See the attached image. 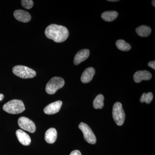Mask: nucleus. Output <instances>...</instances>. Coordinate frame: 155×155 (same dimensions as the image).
Masks as SVG:
<instances>
[{
    "label": "nucleus",
    "mask_w": 155,
    "mask_h": 155,
    "mask_svg": "<svg viewBox=\"0 0 155 155\" xmlns=\"http://www.w3.org/2000/svg\"><path fill=\"white\" fill-rule=\"evenodd\" d=\"M151 78V73L147 70L137 71L133 76L134 80L136 83H140L143 80H149Z\"/></svg>",
    "instance_id": "nucleus-9"
},
{
    "label": "nucleus",
    "mask_w": 155,
    "mask_h": 155,
    "mask_svg": "<svg viewBox=\"0 0 155 155\" xmlns=\"http://www.w3.org/2000/svg\"><path fill=\"white\" fill-rule=\"evenodd\" d=\"M136 33L142 37H146L148 36L151 32V29L149 26L142 25L139 26L136 29Z\"/></svg>",
    "instance_id": "nucleus-15"
},
{
    "label": "nucleus",
    "mask_w": 155,
    "mask_h": 155,
    "mask_svg": "<svg viewBox=\"0 0 155 155\" xmlns=\"http://www.w3.org/2000/svg\"><path fill=\"white\" fill-rule=\"evenodd\" d=\"M18 124L20 128L33 133L36 130V126L33 121L27 117H21L18 120Z\"/></svg>",
    "instance_id": "nucleus-7"
},
{
    "label": "nucleus",
    "mask_w": 155,
    "mask_h": 155,
    "mask_svg": "<svg viewBox=\"0 0 155 155\" xmlns=\"http://www.w3.org/2000/svg\"><path fill=\"white\" fill-rule=\"evenodd\" d=\"M69 155H81V153L78 150L72 151Z\"/></svg>",
    "instance_id": "nucleus-22"
},
{
    "label": "nucleus",
    "mask_w": 155,
    "mask_h": 155,
    "mask_svg": "<svg viewBox=\"0 0 155 155\" xmlns=\"http://www.w3.org/2000/svg\"><path fill=\"white\" fill-rule=\"evenodd\" d=\"M13 72L16 76L24 79L33 78L36 75V72L33 69L21 65L14 67L13 68Z\"/></svg>",
    "instance_id": "nucleus-3"
},
{
    "label": "nucleus",
    "mask_w": 155,
    "mask_h": 155,
    "mask_svg": "<svg viewBox=\"0 0 155 155\" xmlns=\"http://www.w3.org/2000/svg\"><path fill=\"white\" fill-rule=\"evenodd\" d=\"M79 129L83 134L84 138L89 143L94 144L96 143L97 139L90 127L83 122H81L78 125Z\"/></svg>",
    "instance_id": "nucleus-6"
},
{
    "label": "nucleus",
    "mask_w": 155,
    "mask_h": 155,
    "mask_svg": "<svg viewBox=\"0 0 155 155\" xmlns=\"http://www.w3.org/2000/svg\"><path fill=\"white\" fill-rule=\"evenodd\" d=\"M3 109L8 114H17L25 110V107L21 100H13L6 103L3 106Z\"/></svg>",
    "instance_id": "nucleus-2"
},
{
    "label": "nucleus",
    "mask_w": 155,
    "mask_h": 155,
    "mask_svg": "<svg viewBox=\"0 0 155 155\" xmlns=\"http://www.w3.org/2000/svg\"><path fill=\"white\" fill-rule=\"evenodd\" d=\"M116 45L119 50L124 51H127L131 48V46L126 42L124 40H119L116 42Z\"/></svg>",
    "instance_id": "nucleus-18"
},
{
    "label": "nucleus",
    "mask_w": 155,
    "mask_h": 155,
    "mask_svg": "<svg viewBox=\"0 0 155 155\" xmlns=\"http://www.w3.org/2000/svg\"><path fill=\"white\" fill-rule=\"evenodd\" d=\"M4 95L2 94H0V101H2V100L4 99Z\"/></svg>",
    "instance_id": "nucleus-23"
},
{
    "label": "nucleus",
    "mask_w": 155,
    "mask_h": 155,
    "mask_svg": "<svg viewBox=\"0 0 155 155\" xmlns=\"http://www.w3.org/2000/svg\"><path fill=\"white\" fill-rule=\"evenodd\" d=\"M21 4L22 7L27 9L31 8L34 5L33 1L31 0H22L21 1Z\"/></svg>",
    "instance_id": "nucleus-20"
},
{
    "label": "nucleus",
    "mask_w": 155,
    "mask_h": 155,
    "mask_svg": "<svg viewBox=\"0 0 155 155\" xmlns=\"http://www.w3.org/2000/svg\"><path fill=\"white\" fill-rule=\"evenodd\" d=\"M152 3L153 6L154 7H155V1H154V0H153V1H152Z\"/></svg>",
    "instance_id": "nucleus-25"
},
{
    "label": "nucleus",
    "mask_w": 155,
    "mask_h": 155,
    "mask_svg": "<svg viewBox=\"0 0 155 155\" xmlns=\"http://www.w3.org/2000/svg\"><path fill=\"white\" fill-rule=\"evenodd\" d=\"M90 54L88 49H84L80 50L75 54L74 58V63L75 65H78L83 62L88 58Z\"/></svg>",
    "instance_id": "nucleus-11"
},
{
    "label": "nucleus",
    "mask_w": 155,
    "mask_h": 155,
    "mask_svg": "<svg viewBox=\"0 0 155 155\" xmlns=\"http://www.w3.org/2000/svg\"><path fill=\"white\" fill-rule=\"evenodd\" d=\"M45 35L48 38L57 43H61L67 39L69 31L65 26L57 24H51L46 28Z\"/></svg>",
    "instance_id": "nucleus-1"
},
{
    "label": "nucleus",
    "mask_w": 155,
    "mask_h": 155,
    "mask_svg": "<svg viewBox=\"0 0 155 155\" xmlns=\"http://www.w3.org/2000/svg\"><path fill=\"white\" fill-rule=\"evenodd\" d=\"M14 17L18 21L23 22H29L31 16L27 11L22 10H17L14 11Z\"/></svg>",
    "instance_id": "nucleus-10"
},
{
    "label": "nucleus",
    "mask_w": 155,
    "mask_h": 155,
    "mask_svg": "<svg viewBox=\"0 0 155 155\" xmlns=\"http://www.w3.org/2000/svg\"><path fill=\"white\" fill-rule=\"evenodd\" d=\"M108 2H119V0H108Z\"/></svg>",
    "instance_id": "nucleus-24"
},
{
    "label": "nucleus",
    "mask_w": 155,
    "mask_h": 155,
    "mask_svg": "<svg viewBox=\"0 0 155 155\" xmlns=\"http://www.w3.org/2000/svg\"><path fill=\"white\" fill-rule=\"evenodd\" d=\"M113 116L114 121L119 126L123 125L125 122V115L121 103L116 102L113 108Z\"/></svg>",
    "instance_id": "nucleus-5"
},
{
    "label": "nucleus",
    "mask_w": 155,
    "mask_h": 155,
    "mask_svg": "<svg viewBox=\"0 0 155 155\" xmlns=\"http://www.w3.org/2000/svg\"><path fill=\"white\" fill-rule=\"evenodd\" d=\"M153 95L152 93L149 92L148 93H143L140 97V102H145L147 104H150L153 100Z\"/></svg>",
    "instance_id": "nucleus-19"
},
{
    "label": "nucleus",
    "mask_w": 155,
    "mask_h": 155,
    "mask_svg": "<svg viewBox=\"0 0 155 155\" xmlns=\"http://www.w3.org/2000/svg\"><path fill=\"white\" fill-rule=\"evenodd\" d=\"M104 97L102 94L98 95L94 101V107L95 109H102L104 106Z\"/></svg>",
    "instance_id": "nucleus-17"
},
{
    "label": "nucleus",
    "mask_w": 155,
    "mask_h": 155,
    "mask_svg": "<svg viewBox=\"0 0 155 155\" xmlns=\"http://www.w3.org/2000/svg\"><path fill=\"white\" fill-rule=\"evenodd\" d=\"M16 136L19 142L25 146L29 145L31 142L29 136L21 129H18L16 132Z\"/></svg>",
    "instance_id": "nucleus-12"
},
{
    "label": "nucleus",
    "mask_w": 155,
    "mask_h": 155,
    "mask_svg": "<svg viewBox=\"0 0 155 155\" xmlns=\"http://www.w3.org/2000/svg\"><path fill=\"white\" fill-rule=\"evenodd\" d=\"M149 67H150V68H152L154 70L155 69V61H150V62H149L148 64Z\"/></svg>",
    "instance_id": "nucleus-21"
},
{
    "label": "nucleus",
    "mask_w": 155,
    "mask_h": 155,
    "mask_svg": "<svg viewBox=\"0 0 155 155\" xmlns=\"http://www.w3.org/2000/svg\"><path fill=\"white\" fill-rule=\"evenodd\" d=\"M95 70L93 67H88L85 69L81 78V80L83 83H87L90 82L95 75Z\"/></svg>",
    "instance_id": "nucleus-13"
},
{
    "label": "nucleus",
    "mask_w": 155,
    "mask_h": 155,
    "mask_svg": "<svg viewBox=\"0 0 155 155\" xmlns=\"http://www.w3.org/2000/svg\"><path fill=\"white\" fill-rule=\"evenodd\" d=\"M65 81L62 78L54 77L51 78L47 84L46 92L49 94H53L64 86Z\"/></svg>",
    "instance_id": "nucleus-4"
},
{
    "label": "nucleus",
    "mask_w": 155,
    "mask_h": 155,
    "mask_svg": "<svg viewBox=\"0 0 155 155\" xmlns=\"http://www.w3.org/2000/svg\"><path fill=\"white\" fill-rule=\"evenodd\" d=\"M62 105V101H57L47 106L44 109V112L45 114L48 115L55 114L60 110Z\"/></svg>",
    "instance_id": "nucleus-8"
},
{
    "label": "nucleus",
    "mask_w": 155,
    "mask_h": 155,
    "mask_svg": "<svg viewBox=\"0 0 155 155\" xmlns=\"http://www.w3.org/2000/svg\"><path fill=\"white\" fill-rule=\"evenodd\" d=\"M118 14L116 11H108L104 12L101 15L102 18L107 22H112L117 18Z\"/></svg>",
    "instance_id": "nucleus-16"
},
{
    "label": "nucleus",
    "mask_w": 155,
    "mask_h": 155,
    "mask_svg": "<svg viewBox=\"0 0 155 155\" xmlns=\"http://www.w3.org/2000/svg\"><path fill=\"white\" fill-rule=\"evenodd\" d=\"M58 133L55 128H50L46 131L45 138V141L50 144L54 143L57 140Z\"/></svg>",
    "instance_id": "nucleus-14"
}]
</instances>
